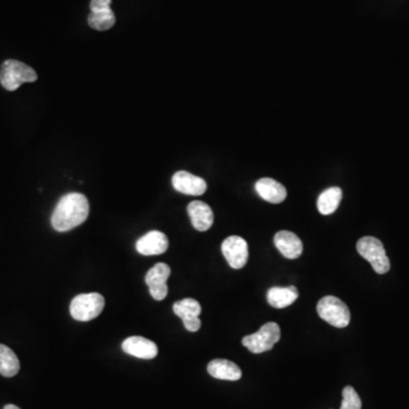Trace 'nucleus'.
Returning a JSON list of instances; mask_svg holds the SVG:
<instances>
[{
	"label": "nucleus",
	"mask_w": 409,
	"mask_h": 409,
	"mask_svg": "<svg viewBox=\"0 0 409 409\" xmlns=\"http://www.w3.org/2000/svg\"><path fill=\"white\" fill-rule=\"evenodd\" d=\"M168 248V237L159 231H151L139 239L136 249L144 256H156L165 253Z\"/></svg>",
	"instance_id": "9d476101"
},
{
	"label": "nucleus",
	"mask_w": 409,
	"mask_h": 409,
	"mask_svg": "<svg viewBox=\"0 0 409 409\" xmlns=\"http://www.w3.org/2000/svg\"><path fill=\"white\" fill-rule=\"evenodd\" d=\"M122 349L127 355L141 359H153L158 353L156 344L144 336H130L122 344Z\"/></svg>",
	"instance_id": "9b49d317"
},
{
	"label": "nucleus",
	"mask_w": 409,
	"mask_h": 409,
	"mask_svg": "<svg viewBox=\"0 0 409 409\" xmlns=\"http://www.w3.org/2000/svg\"><path fill=\"white\" fill-rule=\"evenodd\" d=\"M316 310L323 321L338 329L347 327L351 323V310L344 301L334 296L322 298Z\"/></svg>",
	"instance_id": "20e7f679"
},
{
	"label": "nucleus",
	"mask_w": 409,
	"mask_h": 409,
	"mask_svg": "<svg viewBox=\"0 0 409 409\" xmlns=\"http://www.w3.org/2000/svg\"><path fill=\"white\" fill-rule=\"evenodd\" d=\"M105 307V298L101 294H79L71 301L70 313L72 317L77 321H92L97 316L101 315Z\"/></svg>",
	"instance_id": "39448f33"
},
{
	"label": "nucleus",
	"mask_w": 409,
	"mask_h": 409,
	"mask_svg": "<svg viewBox=\"0 0 409 409\" xmlns=\"http://www.w3.org/2000/svg\"><path fill=\"white\" fill-rule=\"evenodd\" d=\"M274 244L283 256L296 259L303 253V242L297 234L290 231H280L274 237Z\"/></svg>",
	"instance_id": "ddd939ff"
},
{
	"label": "nucleus",
	"mask_w": 409,
	"mask_h": 409,
	"mask_svg": "<svg viewBox=\"0 0 409 409\" xmlns=\"http://www.w3.org/2000/svg\"><path fill=\"white\" fill-rule=\"evenodd\" d=\"M172 184L177 192L189 196H201L207 190L205 180L187 171H179L174 174Z\"/></svg>",
	"instance_id": "1a4fd4ad"
},
{
	"label": "nucleus",
	"mask_w": 409,
	"mask_h": 409,
	"mask_svg": "<svg viewBox=\"0 0 409 409\" xmlns=\"http://www.w3.org/2000/svg\"><path fill=\"white\" fill-rule=\"evenodd\" d=\"M207 371L218 380L238 381L242 377L240 367L227 359H214L207 366Z\"/></svg>",
	"instance_id": "2eb2a0df"
},
{
	"label": "nucleus",
	"mask_w": 409,
	"mask_h": 409,
	"mask_svg": "<svg viewBox=\"0 0 409 409\" xmlns=\"http://www.w3.org/2000/svg\"><path fill=\"white\" fill-rule=\"evenodd\" d=\"M356 247L359 255L371 264L374 271L377 274L388 273L390 270V260L386 256L382 242L379 239L363 237L359 239Z\"/></svg>",
	"instance_id": "7ed1b4c3"
},
{
	"label": "nucleus",
	"mask_w": 409,
	"mask_h": 409,
	"mask_svg": "<svg viewBox=\"0 0 409 409\" xmlns=\"http://www.w3.org/2000/svg\"><path fill=\"white\" fill-rule=\"evenodd\" d=\"M222 253L229 265L234 270H240L248 262V244L244 238L231 236L222 244Z\"/></svg>",
	"instance_id": "6e6552de"
},
{
	"label": "nucleus",
	"mask_w": 409,
	"mask_h": 409,
	"mask_svg": "<svg viewBox=\"0 0 409 409\" xmlns=\"http://www.w3.org/2000/svg\"><path fill=\"white\" fill-rule=\"evenodd\" d=\"M281 338L280 327L274 322L264 324L256 333L242 339V345L253 353H262L273 349Z\"/></svg>",
	"instance_id": "423d86ee"
},
{
	"label": "nucleus",
	"mask_w": 409,
	"mask_h": 409,
	"mask_svg": "<svg viewBox=\"0 0 409 409\" xmlns=\"http://www.w3.org/2000/svg\"><path fill=\"white\" fill-rule=\"evenodd\" d=\"M299 297V292L296 287L290 286L287 288L274 287L268 292V301L272 307L277 309L286 308L290 306Z\"/></svg>",
	"instance_id": "dca6fc26"
},
{
	"label": "nucleus",
	"mask_w": 409,
	"mask_h": 409,
	"mask_svg": "<svg viewBox=\"0 0 409 409\" xmlns=\"http://www.w3.org/2000/svg\"><path fill=\"white\" fill-rule=\"evenodd\" d=\"M20 372V360L11 348L0 345V374L13 377Z\"/></svg>",
	"instance_id": "a211bd4d"
},
{
	"label": "nucleus",
	"mask_w": 409,
	"mask_h": 409,
	"mask_svg": "<svg viewBox=\"0 0 409 409\" xmlns=\"http://www.w3.org/2000/svg\"><path fill=\"white\" fill-rule=\"evenodd\" d=\"M36 71L24 63L8 59L0 68V83L8 92L18 90L23 83L36 82Z\"/></svg>",
	"instance_id": "f03ea898"
},
{
	"label": "nucleus",
	"mask_w": 409,
	"mask_h": 409,
	"mask_svg": "<svg viewBox=\"0 0 409 409\" xmlns=\"http://www.w3.org/2000/svg\"><path fill=\"white\" fill-rule=\"evenodd\" d=\"M173 312L182 321L187 318L199 317L201 314V303L192 298H186L174 303Z\"/></svg>",
	"instance_id": "6ab92c4d"
},
{
	"label": "nucleus",
	"mask_w": 409,
	"mask_h": 409,
	"mask_svg": "<svg viewBox=\"0 0 409 409\" xmlns=\"http://www.w3.org/2000/svg\"><path fill=\"white\" fill-rule=\"evenodd\" d=\"M89 201L77 192L65 194L57 203L51 215V225L58 232H66L79 227L88 218Z\"/></svg>",
	"instance_id": "f257e3e1"
},
{
	"label": "nucleus",
	"mask_w": 409,
	"mask_h": 409,
	"mask_svg": "<svg viewBox=\"0 0 409 409\" xmlns=\"http://www.w3.org/2000/svg\"><path fill=\"white\" fill-rule=\"evenodd\" d=\"M342 199V190L338 187L329 188L320 194L317 199L318 212L322 215H331L336 212Z\"/></svg>",
	"instance_id": "f3484780"
},
{
	"label": "nucleus",
	"mask_w": 409,
	"mask_h": 409,
	"mask_svg": "<svg viewBox=\"0 0 409 409\" xmlns=\"http://www.w3.org/2000/svg\"><path fill=\"white\" fill-rule=\"evenodd\" d=\"M255 189H256L259 197L268 201V203H280L286 201V187L282 186L275 180L270 179V177L258 180Z\"/></svg>",
	"instance_id": "4468645a"
},
{
	"label": "nucleus",
	"mask_w": 409,
	"mask_h": 409,
	"mask_svg": "<svg viewBox=\"0 0 409 409\" xmlns=\"http://www.w3.org/2000/svg\"><path fill=\"white\" fill-rule=\"evenodd\" d=\"M112 0H92L90 3V9L92 13L105 12L111 9Z\"/></svg>",
	"instance_id": "4be33fe9"
},
{
	"label": "nucleus",
	"mask_w": 409,
	"mask_h": 409,
	"mask_svg": "<svg viewBox=\"0 0 409 409\" xmlns=\"http://www.w3.org/2000/svg\"><path fill=\"white\" fill-rule=\"evenodd\" d=\"M340 409H362V401L353 386L342 390V403Z\"/></svg>",
	"instance_id": "412c9836"
},
{
	"label": "nucleus",
	"mask_w": 409,
	"mask_h": 409,
	"mask_svg": "<svg viewBox=\"0 0 409 409\" xmlns=\"http://www.w3.org/2000/svg\"><path fill=\"white\" fill-rule=\"evenodd\" d=\"M182 322L184 324V327L190 332H197L201 327V321L199 317L187 318V320H183Z\"/></svg>",
	"instance_id": "5701e85b"
},
{
	"label": "nucleus",
	"mask_w": 409,
	"mask_h": 409,
	"mask_svg": "<svg viewBox=\"0 0 409 409\" xmlns=\"http://www.w3.org/2000/svg\"><path fill=\"white\" fill-rule=\"evenodd\" d=\"M188 214L194 229L201 232L209 230L214 223L212 208L203 201H194L189 203Z\"/></svg>",
	"instance_id": "f8f14e48"
},
{
	"label": "nucleus",
	"mask_w": 409,
	"mask_h": 409,
	"mask_svg": "<svg viewBox=\"0 0 409 409\" xmlns=\"http://www.w3.org/2000/svg\"><path fill=\"white\" fill-rule=\"evenodd\" d=\"M115 14L112 9L105 11V12L90 13L88 16V23L92 29L98 31H106L112 29L115 24Z\"/></svg>",
	"instance_id": "aec40b11"
},
{
	"label": "nucleus",
	"mask_w": 409,
	"mask_h": 409,
	"mask_svg": "<svg viewBox=\"0 0 409 409\" xmlns=\"http://www.w3.org/2000/svg\"><path fill=\"white\" fill-rule=\"evenodd\" d=\"M4 409H21L20 407L15 406V405H6V406L4 407Z\"/></svg>",
	"instance_id": "b1692460"
},
{
	"label": "nucleus",
	"mask_w": 409,
	"mask_h": 409,
	"mask_svg": "<svg viewBox=\"0 0 409 409\" xmlns=\"http://www.w3.org/2000/svg\"><path fill=\"white\" fill-rule=\"evenodd\" d=\"M171 275V268L165 263H158L148 271L146 275L147 283L151 297L157 301H162L168 296V280Z\"/></svg>",
	"instance_id": "0eeeda50"
}]
</instances>
